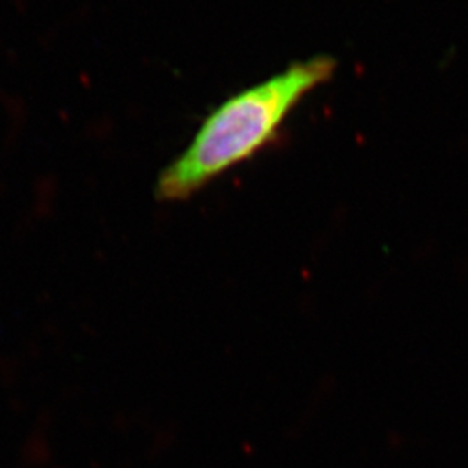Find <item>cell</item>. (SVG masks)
Returning a JSON list of instances; mask_svg holds the SVG:
<instances>
[{
	"label": "cell",
	"instance_id": "obj_1",
	"mask_svg": "<svg viewBox=\"0 0 468 468\" xmlns=\"http://www.w3.org/2000/svg\"><path fill=\"white\" fill-rule=\"evenodd\" d=\"M335 71V61L318 56L293 63L266 80L238 90L201 122L198 131L156 179L160 201L189 200L234 167L269 146L292 112Z\"/></svg>",
	"mask_w": 468,
	"mask_h": 468
}]
</instances>
